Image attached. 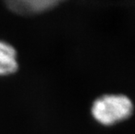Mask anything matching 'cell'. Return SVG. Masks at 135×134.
Here are the masks:
<instances>
[{"instance_id":"cell-1","label":"cell","mask_w":135,"mask_h":134,"mask_svg":"<svg viewBox=\"0 0 135 134\" xmlns=\"http://www.w3.org/2000/svg\"><path fill=\"white\" fill-rule=\"evenodd\" d=\"M133 111L130 99L123 95H106L94 101L91 114L99 123L113 125L129 118Z\"/></svg>"},{"instance_id":"cell-2","label":"cell","mask_w":135,"mask_h":134,"mask_svg":"<svg viewBox=\"0 0 135 134\" xmlns=\"http://www.w3.org/2000/svg\"><path fill=\"white\" fill-rule=\"evenodd\" d=\"M58 3L57 0H11L7 2L11 11L23 16L41 13L52 9Z\"/></svg>"},{"instance_id":"cell-3","label":"cell","mask_w":135,"mask_h":134,"mask_svg":"<svg viewBox=\"0 0 135 134\" xmlns=\"http://www.w3.org/2000/svg\"><path fill=\"white\" fill-rule=\"evenodd\" d=\"M16 55L13 46L0 41V76L10 75L17 71L19 65Z\"/></svg>"}]
</instances>
